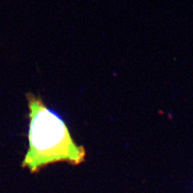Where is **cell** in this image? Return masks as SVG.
Wrapping results in <instances>:
<instances>
[{
    "label": "cell",
    "mask_w": 193,
    "mask_h": 193,
    "mask_svg": "<svg viewBox=\"0 0 193 193\" xmlns=\"http://www.w3.org/2000/svg\"><path fill=\"white\" fill-rule=\"evenodd\" d=\"M29 110V147L22 167L35 173L48 164L68 162L79 165L85 150L77 146L60 114L48 108L40 96L27 94Z\"/></svg>",
    "instance_id": "6da1fadb"
}]
</instances>
